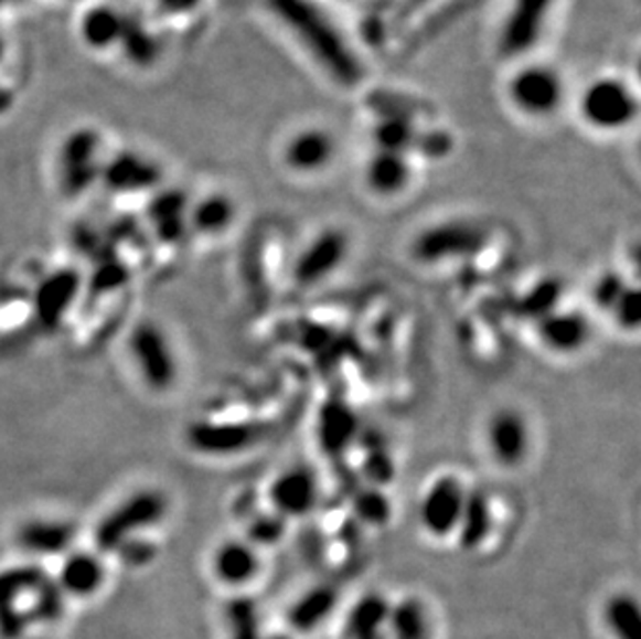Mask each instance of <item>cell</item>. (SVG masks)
<instances>
[{
    "label": "cell",
    "instance_id": "6da1fadb",
    "mask_svg": "<svg viewBox=\"0 0 641 639\" xmlns=\"http://www.w3.org/2000/svg\"><path fill=\"white\" fill-rule=\"evenodd\" d=\"M268 7L339 84L353 86L362 79V65L349 49L345 38L339 34L316 2L268 0Z\"/></svg>",
    "mask_w": 641,
    "mask_h": 639
},
{
    "label": "cell",
    "instance_id": "7a4b0ae2",
    "mask_svg": "<svg viewBox=\"0 0 641 639\" xmlns=\"http://www.w3.org/2000/svg\"><path fill=\"white\" fill-rule=\"evenodd\" d=\"M169 515V499L157 488H141L110 509L94 530L100 553L121 551L139 534L150 532Z\"/></svg>",
    "mask_w": 641,
    "mask_h": 639
},
{
    "label": "cell",
    "instance_id": "3957f363",
    "mask_svg": "<svg viewBox=\"0 0 641 639\" xmlns=\"http://www.w3.org/2000/svg\"><path fill=\"white\" fill-rule=\"evenodd\" d=\"M129 358L141 382L154 391H171L179 376V363L169 334L152 320H141L129 334Z\"/></svg>",
    "mask_w": 641,
    "mask_h": 639
},
{
    "label": "cell",
    "instance_id": "277c9868",
    "mask_svg": "<svg viewBox=\"0 0 641 639\" xmlns=\"http://www.w3.org/2000/svg\"><path fill=\"white\" fill-rule=\"evenodd\" d=\"M103 138L92 127L73 129L56 158L58 188L67 198H82L100 179Z\"/></svg>",
    "mask_w": 641,
    "mask_h": 639
},
{
    "label": "cell",
    "instance_id": "5b68a950",
    "mask_svg": "<svg viewBox=\"0 0 641 639\" xmlns=\"http://www.w3.org/2000/svg\"><path fill=\"white\" fill-rule=\"evenodd\" d=\"M488 243V233L476 223L449 221L428 226L412 243V256L421 264H445L478 256Z\"/></svg>",
    "mask_w": 641,
    "mask_h": 639
},
{
    "label": "cell",
    "instance_id": "8992f818",
    "mask_svg": "<svg viewBox=\"0 0 641 639\" xmlns=\"http://www.w3.org/2000/svg\"><path fill=\"white\" fill-rule=\"evenodd\" d=\"M579 110L589 127L598 131H619L635 121L638 98L621 79L600 77L581 94Z\"/></svg>",
    "mask_w": 641,
    "mask_h": 639
},
{
    "label": "cell",
    "instance_id": "52a82bcc",
    "mask_svg": "<svg viewBox=\"0 0 641 639\" xmlns=\"http://www.w3.org/2000/svg\"><path fill=\"white\" fill-rule=\"evenodd\" d=\"M468 497V486L461 478L445 473L438 476L432 484L426 488L417 504V521L428 536L436 540L455 536L463 504Z\"/></svg>",
    "mask_w": 641,
    "mask_h": 639
},
{
    "label": "cell",
    "instance_id": "ba28073f",
    "mask_svg": "<svg viewBox=\"0 0 641 639\" xmlns=\"http://www.w3.org/2000/svg\"><path fill=\"white\" fill-rule=\"evenodd\" d=\"M563 96L565 86L560 75L546 65H527L509 82L511 103L532 119L555 115L563 104Z\"/></svg>",
    "mask_w": 641,
    "mask_h": 639
},
{
    "label": "cell",
    "instance_id": "9c48e42d",
    "mask_svg": "<svg viewBox=\"0 0 641 639\" xmlns=\"http://www.w3.org/2000/svg\"><path fill=\"white\" fill-rule=\"evenodd\" d=\"M261 440V428L252 422H191L185 443L191 450L204 457H233L256 447Z\"/></svg>",
    "mask_w": 641,
    "mask_h": 639
},
{
    "label": "cell",
    "instance_id": "30bf717a",
    "mask_svg": "<svg viewBox=\"0 0 641 639\" xmlns=\"http://www.w3.org/2000/svg\"><path fill=\"white\" fill-rule=\"evenodd\" d=\"M484 440L485 449L499 466L515 469L523 466L530 455L532 428L520 409L501 407L488 417Z\"/></svg>",
    "mask_w": 641,
    "mask_h": 639
},
{
    "label": "cell",
    "instance_id": "8fae6325",
    "mask_svg": "<svg viewBox=\"0 0 641 639\" xmlns=\"http://www.w3.org/2000/svg\"><path fill=\"white\" fill-rule=\"evenodd\" d=\"M556 0H511L499 34V51L503 56H523L534 51L555 9Z\"/></svg>",
    "mask_w": 641,
    "mask_h": 639
},
{
    "label": "cell",
    "instance_id": "7c38bea8",
    "mask_svg": "<svg viewBox=\"0 0 641 639\" xmlns=\"http://www.w3.org/2000/svg\"><path fill=\"white\" fill-rule=\"evenodd\" d=\"M349 237L341 228H324L308 243L293 264L299 287H316L332 277L348 259Z\"/></svg>",
    "mask_w": 641,
    "mask_h": 639
},
{
    "label": "cell",
    "instance_id": "4fadbf2b",
    "mask_svg": "<svg viewBox=\"0 0 641 639\" xmlns=\"http://www.w3.org/2000/svg\"><path fill=\"white\" fill-rule=\"evenodd\" d=\"M320 499V486L312 469L295 466L282 469L268 486L273 513L282 519L310 515Z\"/></svg>",
    "mask_w": 641,
    "mask_h": 639
},
{
    "label": "cell",
    "instance_id": "5bb4252c",
    "mask_svg": "<svg viewBox=\"0 0 641 639\" xmlns=\"http://www.w3.org/2000/svg\"><path fill=\"white\" fill-rule=\"evenodd\" d=\"M113 193L133 195L157 190L162 181V171L157 162L136 150H121L103 162L100 179Z\"/></svg>",
    "mask_w": 641,
    "mask_h": 639
},
{
    "label": "cell",
    "instance_id": "9a60e30c",
    "mask_svg": "<svg viewBox=\"0 0 641 639\" xmlns=\"http://www.w3.org/2000/svg\"><path fill=\"white\" fill-rule=\"evenodd\" d=\"M539 343L558 355H573L591 341V322L584 311L556 308L536 322Z\"/></svg>",
    "mask_w": 641,
    "mask_h": 639
},
{
    "label": "cell",
    "instance_id": "2e32d148",
    "mask_svg": "<svg viewBox=\"0 0 641 639\" xmlns=\"http://www.w3.org/2000/svg\"><path fill=\"white\" fill-rule=\"evenodd\" d=\"M190 195L177 188L158 190L148 202V223L158 242L181 243L190 233Z\"/></svg>",
    "mask_w": 641,
    "mask_h": 639
},
{
    "label": "cell",
    "instance_id": "e0dca14e",
    "mask_svg": "<svg viewBox=\"0 0 641 639\" xmlns=\"http://www.w3.org/2000/svg\"><path fill=\"white\" fill-rule=\"evenodd\" d=\"M260 554L247 540H225L212 554V573L228 588H242L260 573Z\"/></svg>",
    "mask_w": 641,
    "mask_h": 639
},
{
    "label": "cell",
    "instance_id": "ac0fdd59",
    "mask_svg": "<svg viewBox=\"0 0 641 639\" xmlns=\"http://www.w3.org/2000/svg\"><path fill=\"white\" fill-rule=\"evenodd\" d=\"M336 155V141L329 131L310 127L297 131L285 146V164L295 173L312 174L327 169Z\"/></svg>",
    "mask_w": 641,
    "mask_h": 639
},
{
    "label": "cell",
    "instance_id": "d6986e66",
    "mask_svg": "<svg viewBox=\"0 0 641 639\" xmlns=\"http://www.w3.org/2000/svg\"><path fill=\"white\" fill-rule=\"evenodd\" d=\"M360 417L345 401H327L318 414V443L332 457L345 450L360 438Z\"/></svg>",
    "mask_w": 641,
    "mask_h": 639
},
{
    "label": "cell",
    "instance_id": "ffe728a7",
    "mask_svg": "<svg viewBox=\"0 0 641 639\" xmlns=\"http://www.w3.org/2000/svg\"><path fill=\"white\" fill-rule=\"evenodd\" d=\"M75 525L63 519H30L19 525L18 540L21 551L35 556H56L70 553L75 540Z\"/></svg>",
    "mask_w": 641,
    "mask_h": 639
},
{
    "label": "cell",
    "instance_id": "44dd1931",
    "mask_svg": "<svg viewBox=\"0 0 641 639\" xmlns=\"http://www.w3.org/2000/svg\"><path fill=\"white\" fill-rule=\"evenodd\" d=\"M79 291V277L73 270H56L42 280L35 294V313L49 329L56 327L71 310L73 299Z\"/></svg>",
    "mask_w": 641,
    "mask_h": 639
},
{
    "label": "cell",
    "instance_id": "7402d4cb",
    "mask_svg": "<svg viewBox=\"0 0 641 639\" xmlns=\"http://www.w3.org/2000/svg\"><path fill=\"white\" fill-rule=\"evenodd\" d=\"M494 528V509L490 497L480 488H468V497L463 504V513L457 525V542L463 551L482 549Z\"/></svg>",
    "mask_w": 641,
    "mask_h": 639
},
{
    "label": "cell",
    "instance_id": "603a6c76",
    "mask_svg": "<svg viewBox=\"0 0 641 639\" xmlns=\"http://www.w3.org/2000/svg\"><path fill=\"white\" fill-rule=\"evenodd\" d=\"M105 579V563L98 553L79 551V553L65 554L61 575H58V584L63 592H67L75 598H89L98 594Z\"/></svg>",
    "mask_w": 641,
    "mask_h": 639
},
{
    "label": "cell",
    "instance_id": "cb8c5ba5",
    "mask_svg": "<svg viewBox=\"0 0 641 639\" xmlns=\"http://www.w3.org/2000/svg\"><path fill=\"white\" fill-rule=\"evenodd\" d=\"M365 185L367 190L381 198H393L412 181V164L409 158L395 152H381L376 150L370 156L365 164Z\"/></svg>",
    "mask_w": 641,
    "mask_h": 639
},
{
    "label": "cell",
    "instance_id": "d4e9b609",
    "mask_svg": "<svg viewBox=\"0 0 641 639\" xmlns=\"http://www.w3.org/2000/svg\"><path fill=\"white\" fill-rule=\"evenodd\" d=\"M125 15L113 4L89 7L79 21V35L87 49L108 51L119 44Z\"/></svg>",
    "mask_w": 641,
    "mask_h": 639
},
{
    "label": "cell",
    "instance_id": "484cf974",
    "mask_svg": "<svg viewBox=\"0 0 641 639\" xmlns=\"http://www.w3.org/2000/svg\"><path fill=\"white\" fill-rule=\"evenodd\" d=\"M237 206L226 193H209L190 207V231L202 237H218L231 228Z\"/></svg>",
    "mask_w": 641,
    "mask_h": 639
},
{
    "label": "cell",
    "instance_id": "4316f807",
    "mask_svg": "<svg viewBox=\"0 0 641 639\" xmlns=\"http://www.w3.org/2000/svg\"><path fill=\"white\" fill-rule=\"evenodd\" d=\"M122 56L129 65L138 70H150L154 67L162 54V42L141 19L125 15L119 44Z\"/></svg>",
    "mask_w": 641,
    "mask_h": 639
},
{
    "label": "cell",
    "instance_id": "83f0119b",
    "mask_svg": "<svg viewBox=\"0 0 641 639\" xmlns=\"http://www.w3.org/2000/svg\"><path fill=\"white\" fill-rule=\"evenodd\" d=\"M336 603H339L336 589L332 586H316L295 600L289 608L287 621L295 631L308 633L329 619L336 608Z\"/></svg>",
    "mask_w": 641,
    "mask_h": 639
},
{
    "label": "cell",
    "instance_id": "f1b7e54d",
    "mask_svg": "<svg viewBox=\"0 0 641 639\" xmlns=\"http://www.w3.org/2000/svg\"><path fill=\"white\" fill-rule=\"evenodd\" d=\"M391 605L381 594H367L351 608L348 617V639H378L388 622Z\"/></svg>",
    "mask_w": 641,
    "mask_h": 639
},
{
    "label": "cell",
    "instance_id": "f546056e",
    "mask_svg": "<svg viewBox=\"0 0 641 639\" xmlns=\"http://www.w3.org/2000/svg\"><path fill=\"white\" fill-rule=\"evenodd\" d=\"M419 129L405 117H378L372 127V141L381 152L407 156L416 150Z\"/></svg>",
    "mask_w": 641,
    "mask_h": 639
},
{
    "label": "cell",
    "instance_id": "4dcf8cb0",
    "mask_svg": "<svg viewBox=\"0 0 641 639\" xmlns=\"http://www.w3.org/2000/svg\"><path fill=\"white\" fill-rule=\"evenodd\" d=\"M386 625L395 639H430L428 610L417 598H405L399 605H391Z\"/></svg>",
    "mask_w": 641,
    "mask_h": 639
},
{
    "label": "cell",
    "instance_id": "1f68e13d",
    "mask_svg": "<svg viewBox=\"0 0 641 639\" xmlns=\"http://www.w3.org/2000/svg\"><path fill=\"white\" fill-rule=\"evenodd\" d=\"M605 622L615 639H641V613L635 596L615 594L605 606Z\"/></svg>",
    "mask_w": 641,
    "mask_h": 639
},
{
    "label": "cell",
    "instance_id": "d6a6232c",
    "mask_svg": "<svg viewBox=\"0 0 641 639\" xmlns=\"http://www.w3.org/2000/svg\"><path fill=\"white\" fill-rule=\"evenodd\" d=\"M560 299H563V283L558 278H542L527 294L523 295L520 310L525 318H532L534 322H537L546 313L560 308Z\"/></svg>",
    "mask_w": 641,
    "mask_h": 639
},
{
    "label": "cell",
    "instance_id": "836d02e7",
    "mask_svg": "<svg viewBox=\"0 0 641 639\" xmlns=\"http://www.w3.org/2000/svg\"><path fill=\"white\" fill-rule=\"evenodd\" d=\"M353 511L365 525L382 528L393 518V504L381 490V486H367L353 499Z\"/></svg>",
    "mask_w": 641,
    "mask_h": 639
},
{
    "label": "cell",
    "instance_id": "e575fe53",
    "mask_svg": "<svg viewBox=\"0 0 641 639\" xmlns=\"http://www.w3.org/2000/svg\"><path fill=\"white\" fill-rule=\"evenodd\" d=\"M629 287V283L624 280L621 273L617 270H607L602 273L600 277L594 280V287H591V301L594 306L605 313H610V310L617 306V301L621 299V295L624 294V289Z\"/></svg>",
    "mask_w": 641,
    "mask_h": 639
},
{
    "label": "cell",
    "instance_id": "d590c367",
    "mask_svg": "<svg viewBox=\"0 0 641 639\" xmlns=\"http://www.w3.org/2000/svg\"><path fill=\"white\" fill-rule=\"evenodd\" d=\"M615 324L624 332L640 329L641 322V295L640 289L635 285H629L621 295V299L617 301V306L608 313Z\"/></svg>",
    "mask_w": 641,
    "mask_h": 639
},
{
    "label": "cell",
    "instance_id": "8d00e7d4",
    "mask_svg": "<svg viewBox=\"0 0 641 639\" xmlns=\"http://www.w3.org/2000/svg\"><path fill=\"white\" fill-rule=\"evenodd\" d=\"M285 530H287V519L278 518L277 513L260 515L252 521L247 542L254 546L256 544H261V546L277 544L278 540L285 536Z\"/></svg>",
    "mask_w": 641,
    "mask_h": 639
},
{
    "label": "cell",
    "instance_id": "74e56055",
    "mask_svg": "<svg viewBox=\"0 0 641 639\" xmlns=\"http://www.w3.org/2000/svg\"><path fill=\"white\" fill-rule=\"evenodd\" d=\"M233 617V636L235 639H261L258 633V617L256 606L252 600H237L231 606Z\"/></svg>",
    "mask_w": 641,
    "mask_h": 639
},
{
    "label": "cell",
    "instance_id": "f35d334b",
    "mask_svg": "<svg viewBox=\"0 0 641 639\" xmlns=\"http://www.w3.org/2000/svg\"><path fill=\"white\" fill-rule=\"evenodd\" d=\"M452 150V138L447 131L432 129V131H419L416 150L428 158H445Z\"/></svg>",
    "mask_w": 641,
    "mask_h": 639
},
{
    "label": "cell",
    "instance_id": "ab89813d",
    "mask_svg": "<svg viewBox=\"0 0 641 639\" xmlns=\"http://www.w3.org/2000/svg\"><path fill=\"white\" fill-rule=\"evenodd\" d=\"M158 7L169 15H188L193 13L202 0H157Z\"/></svg>",
    "mask_w": 641,
    "mask_h": 639
},
{
    "label": "cell",
    "instance_id": "60d3db41",
    "mask_svg": "<svg viewBox=\"0 0 641 639\" xmlns=\"http://www.w3.org/2000/svg\"><path fill=\"white\" fill-rule=\"evenodd\" d=\"M13 104H15V94L0 84V117L7 115L13 108Z\"/></svg>",
    "mask_w": 641,
    "mask_h": 639
},
{
    "label": "cell",
    "instance_id": "b9f144b4",
    "mask_svg": "<svg viewBox=\"0 0 641 639\" xmlns=\"http://www.w3.org/2000/svg\"><path fill=\"white\" fill-rule=\"evenodd\" d=\"M19 2H23V0H0V11H2V9H9V7H13V4H19Z\"/></svg>",
    "mask_w": 641,
    "mask_h": 639
},
{
    "label": "cell",
    "instance_id": "7bdbcfd3",
    "mask_svg": "<svg viewBox=\"0 0 641 639\" xmlns=\"http://www.w3.org/2000/svg\"><path fill=\"white\" fill-rule=\"evenodd\" d=\"M4 51H7V44H4V38L0 35V61L4 58Z\"/></svg>",
    "mask_w": 641,
    "mask_h": 639
},
{
    "label": "cell",
    "instance_id": "ee69618b",
    "mask_svg": "<svg viewBox=\"0 0 641 639\" xmlns=\"http://www.w3.org/2000/svg\"><path fill=\"white\" fill-rule=\"evenodd\" d=\"M277 639H282V638H277Z\"/></svg>",
    "mask_w": 641,
    "mask_h": 639
}]
</instances>
